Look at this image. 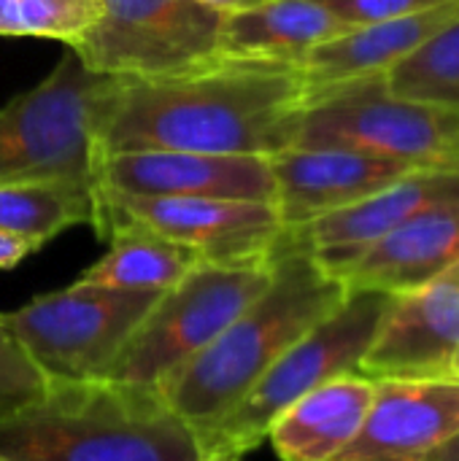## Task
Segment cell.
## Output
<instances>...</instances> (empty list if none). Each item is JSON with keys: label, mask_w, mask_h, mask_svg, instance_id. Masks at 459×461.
<instances>
[{"label": "cell", "mask_w": 459, "mask_h": 461, "mask_svg": "<svg viewBox=\"0 0 459 461\" xmlns=\"http://www.w3.org/2000/svg\"><path fill=\"white\" fill-rule=\"evenodd\" d=\"M303 105V73L284 62L216 57L173 76H124L100 127V154L273 157L295 143Z\"/></svg>", "instance_id": "obj_1"}, {"label": "cell", "mask_w": 459, "mask_h": 461, "mask_svg": "<svg viewBox=\"0 0 459 461\" xmlns=\"http://www.w3.org/2000/svg\"><path fill=\"white\" fill-rule=\"evenodd\" d=\"M346 294V284L311 257L295 230H287L276 249L271 286L200 357L162 381L160 397L197 438L222 421Z\"/></svg>", "instance_id": "obj_2"}, {"label": "cell", "mask_w": 459, "mask_h": 461, "mask_svg": "<svg viewBox=\"0 0 459 461\" xmlns=\"http://www.w3.org/2000/svg\"><path fill=\"white\" fill-rule=\"evenodd\" d=\"M11 461H197L195 432L151 386L49 381L46 394L0 421Z\"/></svg>", "instance_id": "obj_3"}, {"label": "cell", "mask_w": 459, "mask_h": 461, "mask_svg": "<svg viewBox=\"0 0 459 461\" xmlns=\"http://www.w3.org/2000/svg\"><path fill=\"white\" fill-rule=\"evenodd\" d=\"M124 76L95 73L73 51L0 108V184L95 186L100 127Z\"/></svg>", "instance_id": "obj_4"}, {"label": "cell", "mask_w": 459, "mask_h": 461, "mask_svg": "<svg viewBox=\"0 0 459 461\" xmlns=\"http://www.w3.org/2000/svg\"><path fill=\"white\" fill-rule=\"evenodd\" d=\"M390 303L387 292L349 289L346 300L306 332L222 421L197 435L203 456L254 451L292 402L338 375L360 373Z\"/></svg>", "instance_id": "obj_5"}, {"label": "cell", "mask_w": 459, "mask_h": 461, "mask_svg": "<svg viewBox=\"0 0 459 461\" xmlns=\"http://www.w3.org/2000/svg\"><path fill=\"white\" fill-rule=\"evenodd\" d=\"M276 254L254 262H200L162 292L106 381L157 389L200 357L273 281Z\"/></svg>", "instance_id": "obj_6"}, {"label": "cell", "mask_w": 459, "mask_h": 461, "mask_svg": "<svg viewBox=\"0 0 459 461\" xmlns=\"http://www.w3.org/2000/svg\"><path fill=\"white\" fill-rule=\"evenodd\" d=\"M292 146L354 149L417 170L459 167V111L398 97L384 76H368L308 95Z\"/></svg>", "instance_id": "obj_7"}, {"label": "cell", "mask_w": 459, "mask_h": 461, "mask_svg": "<svg viewBox=\"0 0 459 461\" xmlns=\"http://www.w3.org/2000/svg\"><path fill=\"white\" fill-rule=\"evenodd\" d=\"M160 294L76 281L3 321L49 381H103Z\"/></svg>", "instance_id": "obj_8"}, {"label": "cell", "mask_w": 459, "mask_h": 461, "mask_svg": "<svg viewBox=\"0 0 459 461\" xmlns=\"http://www.w3.org/2000/svg\"><path fill=\"white\" fill-rule=\"evenodd\" d=\"M225 19L200 0H100L97 19L68 49L95 73L173 76L219 57Z\"/></svg>", "instance_id": "obj_9"}, {"label": "cell", "mask_w": 459, "mask_h": 461, "mask_svg": "<svg viewBox=\"0 0 459 461\" xmlns=\"http://www.w3.org/2000/svg\"><path fill=\"white\" fill-rule=\"evenodd\" d=\"M138 221L165 238L192 246L206 262H254L276 254L287 227L273 203L222 197H146L95 186L92 227L106 219Z\"/></svg>", "instance_id": "obj_10"}, {"label": "cell", "mask_w": 459, "mask_h": 461, "mask_svg": "<svg viewBox=\"0 0 459 461\" xmlns=\"http://www.w3.org/2000/svg\"><path fill=\"white\" fill-rule=\"evenodd\" d=\"M95 186L146 197H222L276 205L271 157L200 151H122L100 154Z\"/></svg>", "instance_id": "obj_11"}, {"label": "cell", "mask_w": 459, "mask_h": 461, "mask_svg": "<svg viewBox=\"0 0 459 461\" xmlns=\"http://www.w3.org/2000/svg\"><path fill=\"white\" fill-rule=\"evenodd\" d=\"M459 351V265L392 294L379 332L360 362L373 381H449Z\"/></svg>", "instance_id": "obj_12"}, {"label": "cell", "mask_w": 459, "mask_h": 461, "mask_svg": "<svg viewBox=\"0 0 459 461\" xmlns=\"http://www.w3.org/2000/svg\"><path fill=\"white\" fill-rule=\"evenodd\" d=\"M459 432V384L376 381L354 440L333 461H433Z\"/></svg>", "instance_id": "obj_13"}, {"label": "cell", "mask_w": 459, "mask_h": 461, "mask_svg": "<svg viewBox=\"0 0 459 461\" xmlns=\"http://www.w3.org/2000/svg\"><path fill=\"white\" fill-rule=\"evenodd\" d=\"M276 208L287 230L354 205L417 170L395 159L338 146H289L271 157Z\"/></svg>", "instance_id": "obj_14"}, {"label": "cell", "mask_w": 459, "mask_h": 461, "mask_svg": "<svg viewBox=\"0 0 459 461\" xmlns=\"http://www.w3.org/2000/svg\"><path fill=\"white\" fill-rule=\"evenodd\" d=\"M459 192V167L411 170L371 197L333 211L298 227V238L311 257L335 278L344 273L381 238L406 224L419 211Z\"/></svg>", "instance_id": "obj_15"}, {"label": "cell", "mask_w": 459, "mask_h": 461, "mask_svg": "<svg viewBox=\"0 0 459 461\" xmlns=\"http://www.w3.org/2000/svg\"><path fill=\"white\" fill-rule=\"evenodd\" d=\"M459 265V192L433 203L371 246L346 273V289L400 294Z\"/></svg>", "instance_id": "obj_16"}, {"label": "cell", "mask_w": 459, "mask_h": 461, "mask_svg": "<svg viewBox=\"0 0 459 461\" xmlns=\"http://www.w3.org/2000/svg\"><path fill=\"white\" fill-rule=\"evenodd\" d=\"M459 16V0H449L436 8H425L384 22L357 24L338 38L317 46L300 65L306 81V97L346 81L384 76L390 68L414 54L441 27Z\"/></svg>", "instance_id": "obj_17"}, {"label": "cell", "mask_w": 459, "mask_h": 461, "mask_svg": "<svg viewBox=\"0 0 459 461\" xmlns=\"http://www.w3.org/2000/svg\"><path fill=\"white\" fill-rule=\"evenodd\" d=\"M376 381L360 373L338 375L292 402L268 429L281 461H333L360 432Z\"/></svg>", "instance_id": "obj_18"}, {"label": "cell", "mask_w": 459, "mask_h": 461, "mask_svg": "<svg viewBox=\"0 0 459 461\" xmlns=\"http://www.w3.org/2000/svg\"><path fill=\"white\" fill-rule=\"evenodd\" d=\"M352 24L341 22L317 0H265L230 11L219 38V57L265 59L303 65L322 43L338 38Z\"/></svg>", "instance_id": "obj_19"}, {"label": "cell", "mask_w": 459, "mask_h": 461, "mask_svg": "<svg viewBox=\"0 0 459 461\" xmlns=\"http://www.w3.org/2000/svg\"><path fill=\"white\" fill-rule=\"evenodd\" d=\"M95 230L108 240V251L81 273V284L124 292H168L203 262L197 249L165 238L138 221L106 216Z\"/></svg>", "instance_id": "obj_20"}, {"label": "cell", "mask_w": 459, "mask_h": 461, "mask_svg": "<svg viewBox=\"0 0 459 461\" xmlns=\"http://www.w3.org/2000/svg\"><path fill=\"white\" fill-rule=\"evenodd\" d=\"M95 186L41 181V184H0V230L35 246L49 243L62 230L92 224Z\"/></svg>", "instance_id": "obj_21"}, {"label": "cell", "mask_w": 459, "mask_h": 461, "mask_svg": "<svg viewBox=\"0 0 459 461\" xmlns=\"http://www.w3.org/2000/svg\"><path fill=\"white\" fill-rule=\"evenodd\" d=\"M392 95L459 111V16L384 73Z\"/></svg>", "instance_id": "obj_22"}, {"label": "cell", "mask_w": 459, "mask_h": 461, "mask_svg": "<svg viewBox=\"0 0 459 461\" xmlns=\"http://www.w3.org/2000/svg\"><path fill=\"white\" fill-rule=\"evenodd\" d=\"M100 14V0H0V35L76 41Z\"/></svg>", "instance_id": "obj_23"}, {"label": "cell", "mask_w": 459, "mask_h": 461, "mask_svg": "<svg viewBox=\"0 0 459 461\" xmlns=\"http://www.w3.org/2000/svg\"><path fill=\"white\" fill-rule=\"evenodd\" d=\"M46 389L49 378L0 316V421L35 405Z\"/></svg>", "instance_id": "obj_24"}, {"label": "cell", "mask_w": 459, "mask_h": 461, "mask_svg": "<svg viewBox=\"0 0 459 461\" xmlns=\"http://www.w3.org/2000/svg\"><path fill=\"white\" fill-rule=\"evenodd\" d=\"M317 3L325 5L330 14H335L341 22L357 27V24L384 22L392 16H406V14H417L425 8H436L449 0H317Z\"/></svg>", "instance_id": "obj_25"}, {"label": "cell", "mask_w": 459, "mask_h": 461, "mask_svg": "<svg viewBox=\"0 0 459 461\" xmlns=\"http://www.w3.org/2000/svg\"><path fill=\"white\" fill-rule=\"evenodd\" d=\"M41 246H35L32 240H24V238H16V235H8L0 230V270H11L16 267L22 259H27L30 254H35Z\"/></svg>", "instance_id": "obj_26"}, {"label": "cell", "mask_w": 459, "mask_h": 461, "mask_svg": "<svg viewBox=\"0 0 459 461\" xmlns=\"http://www.w3.org/2000/svg\"><path fill=\"white\" fill-rule=\"evenodd\" d=\"M200 3H206V5H211V8H219V11H241V8H252V5H260V3H265V0H200Z\"/></svg>", "instance_id": "obj_27"}, {"label": "cell", "mask_w": 459, "mask_h": 461, "mask_svg": "<svg viewBox=\"0 0 459 461\" xmlns=\"http://www.w3.org/2000/svg\"><path fill=\"white\" fill-rule=\"evenodd\" d=\"M433 461H459V432L433 456Z\"/></svg>", "instance_id": "obj_28"}, {"label": "cell", "mask_w": 459, "mask_h": 461, "mask_svg": "<svg viewBox=\"0 0 459 461\" xmlns=\"http://www.w3.org/2000/svg\"><path fill=\"white\" fill-rule=\"evenodd\" d=\"M197 461H241V456H233V454H206Z\"/></svg>", "instance_id": "obj_29"}, {"label": "cell", "mask_w": 459, "mask_h": 461, "mask_svg": "<svg viewBox=\"0 0 459 461\" xmlns=\"http://www.w3.org/2000/svg\"><path fill=\"white\" fill-rule=\"evenodd\" d=\"M449 381L459 384V351H457V357H454V362H452V373H449Z\"/></svg>", "instance_id": "obj_30"}, {"label": "cell", "mask_w": 459, "mask_h": 461, "mask_svg": "<svg viewBox=\"0 0 459 461\" xmlns=\"http://www.w3.org/2000/svg\"><path fill=\"white\" fill-rule=\"evenodd\" d=\"M0 461H11V459H5V456H0Z\"/></svg>", "instance_id": "obj_31"}]
</instances>
